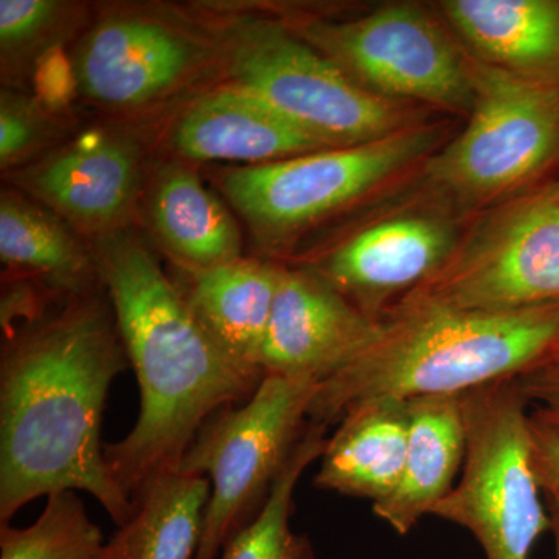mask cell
I'll return each mask as SVG.
<instances>
[{
    "mask_svg": "<svg viewBox=\"0 0 559 559\" xmlns=\"http://www.w3.org/2000/svg\"><path fill=\"white\" fill-rule=\"evenodd\" d=\"M105 290L7 333L0 353V524L31 500L86 491L117 528L134 503L110 474L102 443L110 384L127 369Z\"/></svg>",
    "mask_w": 559,
    "mask_h": 559,
    "instance_id": "obj_1",
    "label": "cell"
},
{
    "mask_svg": "<svg viewBox=\"0 0 559 559\" xmlns=\"http://www.w3.org/2000/svg\"><path fill=\"white\" fill-rule=\"evenodd\" d=\"M91 249L140 389L134 428L105 444L110 474L132 500L153 477L178 469L202 425L248 401L264 373L210 337L139 234L116 231Z\"/></svg>",
    "mask_w": 559,
    "mask_h": 559,
    "instance_id": "obj_2",
    "label": "cell"
},
{
    "mask_svg": "<svg viewBox=\"0 0 559 559\" xmlns=\"http://www.w3.org/2000/svg\"><path fill=\"white\" fill-rule=\"evenodd\" d=\"M559 344V304L487 311L407 296L381 318L370 347L316 388L311 423L330 428L378 399L463 395L522 380Z\"/></svg>",
    "mask_w": 559,
    "mask_h": 559,
    "instance_id": "obj_3",
    "label": "cell"
},
{
    "mask_svg": "<svg viewBox=\"0 0 559 559\" xmlns=\"http://www.w3.org/2000/svg\"><path fill=\"white\" fill-rule=\"evenodd\" d=\"M212 33L227 83L255 95L330 148L374 142L417 124L400 102L360 86L277 21L238 17Z\"/></svg>",
    "mask_w": 559,
    "mask_h": 559,
    "instance_id": "obj_4",
    "label": "cell"
},
{
    "mask_svg": "<svg viewBox=\"0 0 559 559\" xmlns=\"http://www.w3.org/2000/svg\"><path fill=\"white\" fill-rule=\"evenodd\" d=\"M462 403V476L430 514L469 530L487 559H530L551 521L533 469L527 393L506 380L463 393Z\"/></svg>",
    "mask_w": 559,
    "mask_h": 559,
    "instance_id": "obj_5",
    "label": "cell"
},
{
    "mask_svg": "<svg viewBox=\"0 0 559 559\" xmlns=\"http://www.w3.org/2000/svg\"><path fill=\"white\" fill-rule=\"evenodd\" d=\"M318 384L264 374L255 393L202 425L178 473L212 485L194 559H218L224 546L259 516L310 425Z\"/></svg>",
    "mask_w": 559,
    "mask_h": 559,
    "instance_id": "obj_6",
    "label": "cell"
},
{
    "mask_svg": "<svg viewBox=\"0 0 559 559\" xmlns=\"http://www.w3.org/2000/svg\"><path fill=\"white\" fill-rule=\"evenodd\" d=\"M474 103L466 130L433 154V189L465 207L510 200L559 157V87L471 58Z\"/></svg>",
    "mask_w": 559,
    "mask_h": 559,
    "instance_id": "obj_7",
    "label": "cell"
},
{
    "mask_svg": "<svg viewBox=\"0 0 559 559\" xmlns=\"http://www.w3.org/2000/svg\"><path fill=\"white\" fill-rule=\"evenodd\" d=\"M439 134L415 124L374 142L242 165L223 171L219 187L264 248H282L428 156Z\"/></svg>",
    "mask_w": 559,
    "mask_h": 559,
    "instance_id": "obj_8",
    "label": "cell"
},
{
    "mask_svg": "<svg viewBox=\"0 0 559 559\" xmlns=\"http://www.w3.org/2000/svg\"><path fill=\"white\" fill-rule=\"evenodd\" d=\"M409 296L487 311L559 304V180L491 210Z\"/></svg>",
    "mask_w": 559,
    "mask_h": 559,
    "instance_id": "obj_9",
    "label": "cell"
},
{
    "mask_svg": "<svg viewBox=\"0 0 559 559\" xmlns=\"http://www.w3.org/2000/svg\"><path fill=\"white\" fill-rule=\"evenodd\" d=\"M299 35L389 100L407 98L452 112L473 108L471 58L417 5L392 3L358 20L314 22Z\"/></svg>",
    "mask_w": 559,
    "mask_h": 559,
    "instance_id": "obj_10",
    "label": "cell"
},
{
    "mask_svg": "<svg viewBox=\"0 0 559 559\" xmlns=\"http://www.w3.org/2000/svg\"><path fill=\"white\" fill-rule=\"evenodd\" d=\"M219 64L212 32L153 9L108 11L73 51L72 73L92 105L134 112L168 100Z\"/></svg>",
    "mask_w": 559,
    "mask_h": 559,
    "instance_id": "obj_11",
    "label": "cell"
},
{
    "mask_svg": "<svg viewBox=\"0 0 559 559\" xmlns=\"http://www.w3.org/2000/svg\"><path fill=\"white\" fill-rule=\"evenodd\" d=\"M146 176L138 140L110 128L81 132L10 173L16 190L92 241L130 229Z\"/></svg>",
    "mask_w": 559,
    "mask_h": 559,
    "instance_id": "obj_12",
    "label": "cell"
},
{
    "mask_svg": "<svg viewBox=\"0 0 559 559\" xmlns=\"http://www.w3.org/2000/svg\"><path fill=\"white\" fill-rule=\"evenodd\" d=\"M381 319L345 299L308 267L283 266L264 337V374L322 384L377 340Z\"/></svg>",
    "mask_w": 559,
    "mask_h": 559,
    "instance_id": "obj_13",
    "label": "cell"
},
{
    "mask_svg": "<svg viewBox=\"0 0 559 559\" xmlns=\"http://www.w3.org/2000/svg\"><path fill=\"white\" fill-rule=\"evenodd\" d=\"M455 248L454 229L447 219L395 216L353 235L308 270L380 320L390 301L399 304L428 282Z\"/></svg>",
    "mask_w": 559,
    "mask_h": 559,
    "instance_id": "obj_14",
    "label": "cell"
},
{
    "mask_svg": "<svg viewBox=\"0 0 559 559\" xmlns=\"http://www.w3.org/2000/svg\"><path fill=\"white\" fill-rule=\"evenodd\" d=\"M168 145L190 162L245 165L330 150L255 95L229 83L205 92L180 110L168 132Z\"/></svg>",
    "mask_w": 559,
    "mask_h": 559,
    "instance_id": "obj_15",
    "label": "cell"
},
{
    "mask_svg": "<svg viewBox=\"0 0 559 559\" xmlns=\"http://www.w3.org/2000/svg\"><path fill=\"white\" fill-rule=\"evenodd\" d=\"M139 209L157 248L182 272L212 270L242 257L237 221L182 162H160L148 171Z\"/></svg>",
    "mask_w": 559,
    "mask_h": 559,
    "instance_id": "obj_16",
    "label": "cell"
},
{
    "mask_svg": "<svg viewBox=\"0 0 559 559\" xmlns=\"http://www.w3.org/2000/svg\"><path fill=\"white\" fill-rule=\"evenodd\" d=\"M441 11L474 60L559 87V0H448Z\"/></svg>",
    "mask_w": 559,
    "mask_h": 559,
    "instance_id": "obj_17",
    "label": "cell"
},
{
    "mask_svg": "<svg viewBox=\"0 0 559 559\" xmlns=\"http://www.w3.org/2000/svg\"><path fill=\"white\" fill-rule=\"evenodd\" d=\"M0 259L57 305L102 293L91 246L49 209L20 190L0 194Z\"/></svg>",
    "mask_w": 559,
    "mask_h": 559,
    "instance_id": "obj_18",
    "label": "cell"
},
{
    "mask_svg": "<svg viewBox=\"0 0 559 559\" xmlns=\"http://www.w3.org/2000/svg\"><path fill=\"white\" fill-rule=\"evenodd\" d=\"M409 428V400L359 404L326 440L316 487L373 503L388 499L403 476Z\"/></svg>",
    "mask_w": 559,
    "mask_h": 559,
    "instance_id": "obj_19",
    "label": "cell"
},
{
    "mask_svg": "<svg viewBox=\"0 0 559 559\" xmlns=\"http://www.w3.org/2000/svg\"><path fill=\"white\" fill-rule=\"evenodd\" d=\"M282 270L270 261L241 257L212 270L183 272L182 283H175L210 337L241 366L261 370Z\"/></svg>",
    "mask_w": 559,
    "mask_h": 559,
    "instance_id": "obj_20",
    "label": "cell"
},
{
    "mask_svg": "<svg viewBox=\"0 0 559 559\" xmlns=\"http://www.w3.org/2000/svg\"><path fill=\"white\" fill-rule=\"evenodd\" d=\"M411 428L406 463L399 487L373 513L399 535H407L450 495L466 451L462 395L409 400Z\"/></svg>",
    "mask_w": 559,
    "mask_h": 559,
    "instance_id": "obj_21",
    "label": "cell"
},
{
    "mask_svg": "<svg viewBox=\"0 0 559 559\" xmlns=\"http://www.w3.org/2000/svg\"><path fill=\"white\" fill-rule=\"evenodd\" d=\"M212 485L168 471L143 485L134 514L106 543L103 559H194Z\"/></svg>",
    "mask_w": 559,
    "mask_h": 559,
    "instance_id": "obj_22",
    "label": "cell"
},
{
    "mask_svg": "<svg viewBox=\"0 0 559 559\" xmlns=\"http://www.w3.org/2000/svg\"><path fill=\"white\" fill-rule=\"evenodd\" d=\"M326 426L310 423L263 510L224 546L218 559H318L307 535L290 528L294 491L301 474L322 457Z\"/></svg>",
    "mask_w": 559,
    "mask_h": 559,
    "instance_id": "obj_23",
    "label": "cell"
},
{
    "mask_svg": "<svg viewBox=\"0 0 559 559\" xmlns=\"http://www.w3.org/2000/svg\"><path fill=\"white\" fill-rule=\"evenodd\" d=\"M105 538L72 489L47 496L35 524H0V559H103Z\"/></svg>",
    "mask_w": 559,
    "mask_h": 559,
    "instance_id": "obj_24",
    "label": "cell"
},
{
    "mask_svg": "<svg viewBox=\"0 0 559 559\" xmlns=\"http://www.w3.org/2000/svg\"><path fill=\"white\" fill-rule=\"evenodd\" d=\"M81 9L58 0H0L3 73H21L58 46L80 21Z\"/></svg>",
    "mask_w": 559,
    "mask_h": 559,
    "instance_id": "obj_25",
    "label": "cell"
},
{
    "mask_svg": "<svg viewBox=\"0 0 559 559\" xmlns=\"http://www.w3.org/2000/svg\"><path fill=\"white\" fill-rule=\"evenodd\" d=\"M60 123L39 98L20 91L0 95V165L14 171L53 150Z\"/></svg>",
    "mask_w": 559,
    "mask_h": 559,
    "instance_id": "obj_26",
    "label": "cell"
},
{
    "mask_svg": "<svg viewBox=\"0 0 559 559\" xmlns=\"http://www.w3.org/2000/svg\"><path fill=\"white\" fill-rule=\"evenodd\" d=\"M530 451L540 491L559 503V430L536 412L530 414Z\"/></svg>",
    "mask_w": 559,
    "mask_h": 559,
    "instance_id": "obj_27",
    "label": "cell"
},
{
    "mask_svg": "<svg viewBox=\"0 0 559 559\" xmlns=\"http://www.w3.org/2000/svg\"><path fill=\"white\" fill-rule=\"evenodd\" d=\"M521 382L536 414L559 430V382Z\"/></svg>",
    "mask_w": 559,
    "mask_h": 559,
    "instance_id": "obj_28",
    "label": "cell"
},
{
    "mask_svg": "<svg viewBox=\"0 0 559 559\" xmlns=\"http://www.w3.org/2000/svg\"><path fill=\"white\" fill-rule=\"evenodd\" d=\"M522 381L527 382H559V344L554 352L550 353L549 358L544 360L538 369L533 370L527 377L522 378Z\"/></svg>",
    "mask_w": 559,
    "mask_h": 559,
    "instance_id": "obj_29",
    "label": "cell"
},
{
    "mask_svg": "<svg viewBox=\"0 0 559 559\" xmlns=\"http://www.w3.org/2000/svg\"><path fill=\"white\" fill-rule=\"evenodd\" d=\"M546 503L551 521L550 532L555 539V559H559V503L550 499H546Z\"/></svg>",
    "mask_w": 559,
    "mask_h": 559,
    "instance_id": "obj_30",
    "label": "cell"
}]
</instances>
